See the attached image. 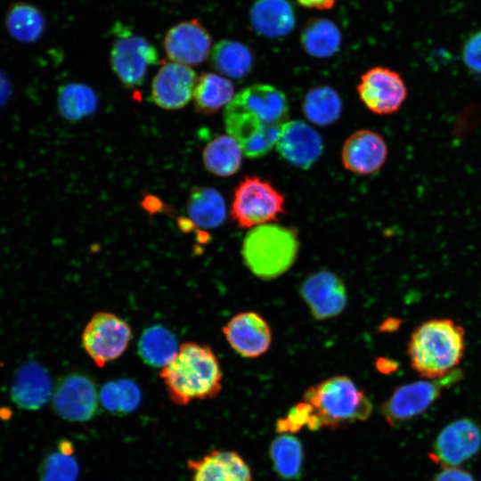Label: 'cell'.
Returning <instances> with one entry per match:
<instances>
[{"label":"cell","instance_id":"obj_2","mask_svg":"<svg viewBox=\"0 0 481 481\" xmlns=\"http://www.w3.org/2000/svg\"><path fill=\"white\" fill-rule=\"evenodd\" d=\"M160 378L170 400L184 406L216 397L222 389L223 372L210 346L185 342L179 346L172 361L161 368Z\"/></svg>","mask_w":481,"mask_h":481},{"label":"cell","instance_id":"obj_38","mask_svg":"<svg viewBox=\"0 0 481 481\" xmlns=\"http://www.w3.org/2000/svg\"><path fill=\"white\" fill-rule=\"evenodd\" d=\"M10 86L6 77L0 70V105H2L9 96Z\"/></svg>","mask_w":481,"mask_h":481},{"label":"cell","instance_id":"obj_12","mask_svg":"<svg viewBox=\"0 0 481 481\" xmlns=\"http://www.w3.org/2000/svg\"><path fill=\"white\" fill-rule=\"evenodd\" d=\"M52 396L55 412L69 421H87L99 410L95 384L81 373H70L62 377L54 387Z\"/></svg>","mask_w":481,"mask_h":481},{"label":"cell","instance_id":"obj_10","mask_svg":"<svg viewBox=\"0 0 481 481\" xmlns=\"http://www.w3.org/2000/svg\"><path fill=\"white\" fill-rule=\"evenodd\" d=\"M356 92L364 106L377 115L396 112L408 94L401 75L383 66L372 67L362 74Z\"/></svg>","mask_w":481,"mask_h":481},{"label":"cell","instance_id":"obj_27","mask_svg":"<svg viewBox=\"0 0 481 481\" xmlns=\"http://www.w3.org/2000/svg\"><path fill=\"white\" fill-rule=\"evenodd\" d=\"M5 25L12 38L22 43H32L44 33L45 20L37 6L19 2L10 6Z\"/></svg>","mask_w":481,"mask_h":481},{"label":"cell","instance_id":"obj_37","mask_svg":"<svg viewBox=\"0 0 481 481\" xmlns=\"http://www.w3.org/2000/svg\"><path fill=\"white\" fill-rule=\"evenodd\" d=\"M297 2L308 9L330 10L334 7L337 0H297Z\"/></svg>","mask_w":481,"mask_h":481},{"label":"cell","instance_id":"obj_31","mask_svg":"<svg viewBox=\"0 0 481 481\" xmlns=\"http://www.w3.org/2000/svg\"><path fill=\"white\" fill-rule=\"evenodd\" d=\"M57 102L61 116L69 121H77L91 115L97 107V97L94 90L79 83L61 86Z\"/></svg>","mask_w":481,"mask_h":481},{"label":"cell","instance_id":"obj_34","mask_svg":"<svg viewBox=\"0 0 481 481\" xmlns=\"http://www.w3.org/2000/svg\"><path fill=\"white\" fill-rule=\"evenodd\" d=\"M461 58L473 73L481 75V30L472 34L464 43Z\"/></svg>","mask_w":481,"mask_h":481},{"label":"cell","instance_id":"obj_3","mask_svg":"<svg viewBox=\"0 0 481 481\" xmlns=\"http://www.w3.org/2000/svg\"><path fill=\"white\" fill-rule=\"evenodd\" d=\"M465 348V330L461 324L449 318H433L413 330L406 352L412 368L434 379L458 369Z\"/></svg>","mask_w":481,"mask_h":481},{"label":"cell","instance_id":"obj_23","mask_svg":"<svg viewBox=\"0 0 481 481\" xmlns=\"http://www.w3.org/2000/svg\"><path fill=\"white\" fill-rule=\"evenodd\" d=\"M234 96V86L229 78L205 72L197 78L192 99L198 112L210 115L226 107Z\"/></svg>","mask_w":481,"mask_h":481},{"label":"cell","instance_id":"obj_16","mask_svg":"<svg viewBox=\"0 0 481 481\" xmlns=\"http://www.w3.org/2000/svg\"><path fill=\"white\" fill-rule=\"evenodd\" d=\"M275 146L284 160L301 169L311 167L323 151L321 135L302 120L287 121L281 128Z\"/></svg>","mask_w":481,"mask_h":481},{"label":"cell","instance_id":"obj_11","mask_svg":"<svg viewBox=\"0 0 481 481\" xmlns=\"http://www.w3.org/2000/svg\"><path fill=\"white\" fill-rule=\"evenodd\" d=\"M481 449V428L469 418L448 423L437 435L430 459L445 468L456 467L474 457Z\"/></svg>","mask_w":481,"mask_h":481},{"label":"cell","instance_id":"obj_19","mask_svg":"<svg viewBox=\"0 0 481 481\" xmlns=\"http://www.w3.org/2000/svg\"><path fill=\"white\" fill-rule=\"evenodd\" d=\"M53 389L46 369L36 361H28L15 371L11 386V398L20 409L35 411L51 398Z\"/></svg>","mask_w":481,"mask_h":481},{"label":"cell","instance_id":"obj_35","mask_svg":"<svg viewBox=\"0 0 481 481\" xmlns=\"http://www.w3.org/2000/svg\"><path fill=\"white\" fill-rule=\"evenodd\" d=\"M116 386L119 411L126 412L135 409L140 400L137 386L130 380H119L116 382Z\"/></svg>","mask_w":481,"mask_h":481},{"label":"cell","instance_id":"obj_25","mask_svg":"<svg viewBox=\"0 0 481 481\" xmlns=\"http://www.w3.org/2000/svg\"><path fill=\"white\" fill-rule=\"evenodd\" d=\"M242 155V150L235 139L229 135H220L205 146L202 159L208 172L226 177L240 170Z\"/></svg>","mask_w":481,"mask_h":481},{"label":"cell","instance_id":"obj_8","mask_svg":"<svg viewBox=\"0 0 481 481\" xmlns=\"http://www.w3.org/2000/svg\"><path fill=\"white\" fill-rule=\"evenodd\" d=\"M115 39L110 65L119 81L128 88L140 86L151 65L159 62L156 47L143 36L123 24L114 26Z\"/></svg>","mask_w":481,"mask_h":481},{"label":"cell","instance_id":"obj_5","mask_svg":"<svg viewBox=\"0 0 481 481\" xmlns=\"http://www.w3.org/2000/svg\"><path fill=\"white\" fill-rule=\"evenodd\" d=\"M298 245L295 229L267 223L248 232L241 252L247 267L253 274L264 280H272L284 273L293 265Z\"/></svg>","mask_w":481,"mask_h":481},{"label":"cell","instance_id":"obj_6","mask_svg":"<svg viewBox=\"0 0 481 481\" xmlns=\"http://www.w3.org/2000/svg\"><path fill=\"white\" fill-rule=\"evenodd\" d=\"M284 212L283 194L266 180L245 176L234 189L231 216L241 228L271 223Z\"/></svg>","mask_w":481,"mask_h":481},{"label":"cell","instance_id":"obj_30","mask_svg":"<svg viewBox=\"0 0 481 481\" xmlns=\"http://www.w3.org/2000/svg\"><path fill=\"white\" fill-rule=\"evenodd\" d=\"M305 51L316 58H328L338 51L341 35L338 28L325 19L310 20L301 34Z\"/></svg>","mask_w":481,"mask_h":481},{"label":"cell","instance_id":"obj_17","mask_svg":"<svg viewBox=\"0 0 481 481\" xmlns=\"http://www.w3.org/2000/svg\"><path fill=\"white\" fill-rule=\"evenodd\" d=\"M388 155L387 143L375 131L360 129L344 142L341 160L344 167L356 175H368L379 171Z\"/></svg>","mask_w":481,"mask_h":481},{"label":"cell","instance_id":"obj_1","mask_svg":"<svg viewBox=\"0 0 481 481\" xmlns=\"http://www.w3.org/2000/svg\"><path fill=\"white\" fill-rule=\"evenodd\" d=\"M288 118L286 95L266 84L243 88L224 112L228 135L236 140L249 159L261 158L272 151Z\"/></svg>","mask_w":481,"mask_h":481},{"label":"cell","instance_id":"obj_18","mask_svg":"<svg viewBox=\"0 0 481 481\" xmlns=\"http://www.w3.org/2000/svg\"><path fill=\"white\" fill-rule=\"evenodd\" d=\"M223 332L231 347L247 358L265 354L272 341L269 324L255 312L237 314L227 322Z\"/></svg>","mask_w":481,"mask_h":481},{"label":"cell","instance_id":"obj_22","mask_svg":"<svg viewBox=\"0 0 481 481\" xmlns=\"http://www.w3.org/2000/svg\"><path fill=\"white\" fill-rule=\"evenodd\" d=\"M187 214L198 227L214 229L223 224L226 218L225 201L215 188L196 186L189 195Z\"/></svg>","mask_w":481,"mask_h":481},{"label":"cell","instance_id":"obj_29","mask_svg":"<svg viewBox=\"0 0 481 481\" xmlns=\"http://www.w3.org/2000/svg\"><path fill=\"white\" fill-rule=\"evenodd\" d=\"M274 471L283 479L293 480L301 475L303 446L294 436L283 433L274 438L269 449Z\"/></svg>","mask_w":481,"mask_h":481},{"label":"cell","instance_id":"obj_13","mask_svg":"<svg viewBox=\"0 0 481 481\" xmlns=\"http://www.w3.org/2000/svg\"><path fill=\"white\" fill-rule=\"evenodd\" d=\"M300 294L312 315L318 320L338 315L347 302L343 281L328 270L318 271L306 278L300 286Z\"/></svg>","mask_w":481,"mask_h":481},{"label":"cell","instance_id":"obj_9","mask_svg":"<svg viewBox=\"0 0 481 481\" xmlns=\"http://www.w3.org/2000/svg\"><path fill=\"white\" fill-rule=\"evenodd\" d=\"M132 338L129 324L119 316L108 312H99L92 316L82 333V345L96 366L120 357Z\"/></svg>","mask_w":481,"mask_h":481},{"label":"cell","instance_id":"obj_15","mask_svg":"<svg viewBox=\"0 0 481 481\" xmlns=\"http://www.w3.org/2000/svg\"><path fill=\"white\" fill-rule=\"evenodd\" d=\"M197 78L195 71L189 66L166 62L152 80L151 98L162 109H181L192 99Z\"/></svg>","mask_w":481,"mask_h":481},{"label":"cell","instance_id":"obj_21","mask_svg":"<svg viewBox=\"0 0 481 481\" xmlns=\"http://www.w3.org/2000/svg\"><path fill=\"white\" fill-rule=\"evenodd\" d=\"M250 20L257 33L278 37L291 31L295 16L287 0H257L252 6Z\"/></svg>","mask_w":481,"mask_h":481},{"label":"cell","instance_id":"obj_14","mask_svg":"<svg viewBox=\"0 0 481 481\" xmlns=\"http://www.w3.org/2000/svg\"><path fill=\"white\" fill-rule=\"evenodd\" d=\"M167 57L174 62L194 66L211 52V37L196 19L181 21L168 29L163 40Z\"/></svg>","mask_w":481,"mask_h":481},{"label":"cell","instance_id":"obj_7","mask_svg":"<svg viewBox=\"0 0 481 481\" xmlns=\"http://www.w3.org/2000/svg\"><path fill=\"white\" fill-rule=\"evenodd\" d=\"M463 372L456 369L440 379L413 381L396 387L383 403L381 413L394 427L426 412L441 396L444 388L461 381Z\"/></svg>","mask_w":481,"mask_h":481},{"label":"cell","instance_id":"obj_36","mask_svg":"<svg viewBox=\"0 0 481 481\" xmlns=\"http://www.w3.org/2000/svg\"><path fill=\"white\" fill-rule=\"evenodd\" d=\"M431 481H476L467 470L456 467H448L438 472Z\"/></svg>","mask_w":481,"mask_h":481},{"label":"cell","instance_id":"obj_4","mask_svg":"<svg viewBox=\"0 0 481 481\" xmlns=\"http://www.w3.org/2000/svg\"><path fill=\"white\" fill-rule=\"evenodd\" d=\"M303 401L313 410L318 428H339L366 420L373 406L355 383L344 375L334 376L311 386Z\"/></svg>","mask_w":481,"mask_h":481},{"label":"cell","instance_id":"obj_26","mask_svg":"<svg viewBox=\"0 0 481 481\" xmlns=\"http://www.w3.org/2000/svg\"><path fill=\"white\" fill-rule=\"evenodd\" d=\"M178 348L175 335L162 325L146 329L138 342L140 357L152 367H165L175 357Z\"/></svg>","mask_w":481,"mask_h":481},{"label":"cell","instance_id":"obj_32","mask_svg":"<svg viewBox=\"0 0 481 481\" xmlns=\"http://www.w3.org/2000/svg\"><path fill=\"white\" fill-rule=\"evenodd\" d=\"M72 452L61 450L50 453L43 461L39 469L40 481H75L78 466Z\"/></svg>","mask_w":481,"mask_h":481},{"label":"cell","instance_id":"obj_24","mask_svg":"<svg viewBox=\"0 0 481 481\" xmlns=\"http://www.w3.org/2000/svg\"><path fill=\"white\" fill-rule=\"evenodd\" d=\"M210 62L224 77L240 79L251 71L254 59L251 50L243 43L223 39L212 48Z\"/></svg>","mask_w":481,"mask_h":481},{"label":"cell","instance_id":"obj_33","mask_svg":"<svg viewBox=\"0 0 481 481\" xmlns=\"http://www.w3.org/2000/svg\"><path fill=\"white\" fill-rule=\"evenodd\" d=\"M303 427H306L312 431L318 430L312 407L304 401L289 409L288 413L278 420L276 424L277 430L282 434L299 431Z\"/></svg>","mask_w":481,"mask_h":481},{"label":"cell","instance_id":"obj_28","mask_svg":"<svg viewBox=\"0 0 481 481\" xmlns=\"http://www.w3.org/2000/svg\"><path fill=\"white\" fill-rule=\"evenodd\" d=\"M302 109L306 118L313 124L328 126L340 117L342 101L336 90L328 86H320L307 92Z\"/></svg>","mask_w":481,"mask_h":481},{"label":"cell","instance_id":"obj_20","mask_svg":"<svg viewBox=\"0 0 481 481\" xmlns=\"http://www.w3.org/2000/svg\"><path fill=\"white\" fill-rule=\"evenodd\" d=\"M186 466L192 481H252L249 465L234 451L214 450Z\"/></svg>","mask_w":481,"mask_h":481}]
</instances>
